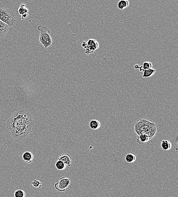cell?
<instances>
[{"instance_id": "obj_1", "label": "cell", "mask_w": 178, "mask_h": 197, "mask_svg": "<svg viewBox=\"0 0 178 197\" xmlns=\"http://www.w3.org/2000/svg\"><path fill=\"white\" fill-rule=\"evenodd\" d=\"M34 124V119L29 111L19 108L8 119L7 128L13 139L19 142L27 137Z\"/></svg>"}, {"instance_id": "obj_2", "label": "cell", "mask_w": 178, "mask_h": 197, "mask_svg": "<svg viewBox=\"0 0 178 197\" xmlns=\"http://www.w3.org/2000/svg\"><path fill=\"white\" fill-rule=\"evenodd\" d=\"M134 129L135 132L137 135L144 134L152 140L156 134L158 128L156 124L152 121L142 118L136 121L135 124Z\"/></svg>"}, {"instance_id": "obj_3", "label": "cell", "mask_w": 178, "mask_h": 197, "mask_svg": "<svg viewBox=\"0 0 178 197\" xmlns=\"http://www.w3.org/2000/svg\"><path fill=\"white\" fill-rule=\"evenodd\" d=\"M0 20L11 27L15 25L17 14L13 11L5 8H0Z\"/></svg>"}, {"instance_id": "obj_4", "label": "cell", "mask_w": 178, "mask_h": 197, "mask_svg": "<svg viewBox=\"0 0 178 197\" xmlns=\"http://www.w3.org/2000/svg\"><path fill=\"white\" fill-rule=\"evenodd\" d=\"M38 29L40 32L39 36L40 43L42 44L45 49L52 45V40L50 35V32L46 27L43 26H39Z\"/></svg>"}, {"instance_id": "obj_5", "label": "cell", "mask_w": 178, "mask_h": 197, "mask_svg": "<svg viewBox=\"0 0 178 197\" xmlns=\"http://www.w3.org/2000/svg\"><path fill=\"white\" fill-rule=\"evenodd\" d=\"M71 183V180L69 178L65 177L60 178L58 182L54 184L56 190L60 192H64L66 191Z\"/></svg>"}, {"instance_id": "obj_6", "label": "cell", "mask_w": 178, "mask_h": 197, "mask_svg": "<svg viewBox=\"0 0 178 197\" xmlns=\"http://www.w3.org/2000/svg\"><path fill=\"white\" fill-rule=\"evenodd\" d=\"M99 47V44L97 40L94 39H89L86 42V47L85 48V53L89 55L94 53Z\"/></svg>"}, {"instance_id": "obj_7", "label": "cell", "mask_w": 178, "mask_h": 197, "mask_svg": "<svg viewBox=\"0 0 178 197\" xmlns=\"http://www.w3.org/2000/svg\"><path fill=\"white\" fill-rule=\"evenodd\" d=\"M29 10L25 4H21L18 9V12L21 16V19H25L29 16Z\"/></svg>"}, {"instance_id": "obj_8", "label": "cell", "mask_w": 178, "mask_h": 197, "mask_svg": "<svg viewBox=\"0 0 178 197\" xmlns=\"http://www.w3.org/2000/svg\"><path fill=\"white\" fill-rule=\"evenodd\" d=\"M57 160L61 161L63 162L67 165L70 167L72 163L71 157L69 154L64 153L60 155L59 157Z\"/></svg>"}, {"instance_id": "obj_9", "label": "cell", "mask_w": 178, "mask_h": 197, "mask_svg": "<svg viewBox=\"0 0 178 197\" xmlns=\"http://www.w3.org/2000/svg\"><path fill=\"white\" fill-rule=\"evenodd\" d=\"M9 25L0 20V39L3 38L9 31Z\"/></svg>"}, {"instance_id": "obj_10", "label": "cell", "mask_w": 178, "mask_h": 197, "mask_svg": "<svg viewBox=\"0 0 178 197\" xmlns=\"http://www.w3.org/2000/svg\"><path fill=\"white\" fill-rule=\"evenodd\" d=\"M151 141L149 138L144 134L137 135V141L140 145L148 144V143L150 142Z\"/></svg>"}, {"instance_id": "obj_11", "label": "cell", "mask_w": 178, "mask_h": 197, "mask_svg": "<svg viewBox=\"0 0 178 197\" xmlns=\"http://www.w3.org/2000/svg\"><path fill=\"white\" fill-rule=\"evenodd\" d=\"M22 159L26 163L30 164L33 162L34 156L32 153L30 152H26L24 153L22 156Z\"/></svg>"}, {"instance_id": "obj_12", "label": "cell", "mask_w": 178, "mask_h": 197, "mask_svg": "<svg viewBox=\"0 0 178 197\" xmlns=\"http://www.w3.org/2000/svg\"><path fill=\"white\" fill-rule=\"evenodd\" d=\"M161 146L162 149L164 151H168L172 147V144L169 141L163 140L161 141Z\"/></svg>"}, {"instance_id": "obj_13", "label": "cell", "mask_w": 178, "mask_h": 197, "mask_svg": "<svg viewBox=\"0 0 178 197\" xmlns=\"http://www.w3.org/2000/svg\"><path fill=\"white\" fill-rule=\"evenodd\" d=\"M89 126L91 129L96 130L100 128L101 124L98 120H92L90 121Z\"/></svg>"}, {"instance_id": "obj_14", "label": "cell", "mask_w": 178, "mask_h": 197, "mask_svg": "<svg viewBox=\"0 0 178 197\" xmlns=\"http://www.w3.org/2000/svg\"><path fill=\"white\" fill-rule=\"evenodd\" d=\"M130 2L127 0H120L117 4V7L120 10H123L128 7Z\"/></svg>"}, {"instance_id": "obj_15", "label": "cell", "mask_w": 178, "mask_h": 197, "mask_svg": "<svg viewBox=\"0 0 178 197\" xmlns=\"http://www.w3.org/2000/svg\"><path fill=\"white\" fill-rule=\"evenodd\" d=\"M156 71V70L152 68L144 70V71L143 72L142 77L143 78H148L152 77L155 74Z\"/></svg>"}, {"instance_id": "obj_16", "label": "cell", "mask_w": 178, "mask_h": 197, "mask_svg": "<svg viewBox=\"0 0 178 197\" xmlns=\"http://www.w3.org/2000/svg\"><path fill=\"white\" fill-rule=\"evenodd\" d=\"M136 157L133 154L129 153L127 154L125 156L126 161L128 163H132L136 161Z\"/></svg>"}, {"instance_id": "obj_17", "label": "cell", "mask_w": 178, "mask_h": 197, "mask_svg": "<svg viewBox=\"0 0 178 197\" xmlns=\"http://www.w3.org/2000/svg\"><path fill=\"white\" fill-rule=\"evenodd\" d=\"M56 168L59 170H65L67 167V165L63 162L60 160H57L55 164Z\"/></svg>"}, {"instance_id": "obj_18", "label": "cell", "mask_w": 178, "mask_h": 197, "mask_svg": "<svg viewBox=\"0 0 178 197\" xmlns=\"http://www.w3.org/2000/svg\"><path fill=\"white\" fill-rule=\"evenodd\" d=\"M25 191L22 190H16L14 193V197H25Z\"/></svg>"}, {"instance_id": "obj_19", "label": "cell", "mask_w": 178, "mask_h": 197, "mask_svg": "<svg viewBox=\"0 0 178 197\" xmlns=\"http://www.w3.org/2000/svg\"><path fill=\"white\" fill-rule=\"evenodd\" d=\"M152 63L148 61H145L143 63L142 66L143 69L144 70L151 69L152 68Z\"/></svg>"}, {"instance_id": "obj_20", "label": "cell", "mask_w": 178, "mask_h": 197, "mask_svg": "<svg viewBox=\"0 0 178 197\" xmlns=\"http://www.w3.org/2000/svg\"><path fill=\"white\" fill-rule=\"evenodd\" d=\"M31 184L33 187L37 188H41L42 186V183L39 180H35L31 182Z\"/></svg>"}]
</instances>
